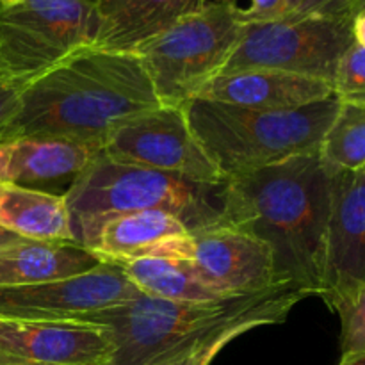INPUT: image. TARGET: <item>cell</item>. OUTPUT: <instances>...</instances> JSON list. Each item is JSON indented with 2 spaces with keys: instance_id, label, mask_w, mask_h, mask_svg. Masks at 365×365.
<instances>
[{
  "instance_id": "cell-9",
  "label": "cell",
  "mask_w": 365,
  "mask_h": 365,
  "mask_svg": "<svg viewBox=\"0 0 365 365\" xmlns=\"http://www.w3.org/2000/svg\"><path fill=\"white\" fill-rule=\"evenodd\" d=\"M143 257L185 260L196 277L223 298L285 287L277 277L271 250L259 239L221 223L191 230Z\"/></svg>"
},
{
  "instance_id": "cell-16",
  "label": "cell",
  "mask_w": 365,
  "mask_h": 365,
  "mask_svg": "<svg viewBox=\"0 0 365 365\" xmlns=\"http://www.w3.org/2000/svg\"><path fill=\"white\" fill-rule=\"evenodd\" d=\"M100 146L46 139L0 141V185H25L71 178L100 153Z\"/></svg>"
},
{
  "instance_id": "cell-7",
  "label": "cell",
  "mask_w": 365,
  "mask_h": 365,
  "mask_svg": "<svg viewBox=\"0 0 365 365\" xmlns=\"http://www.w3.org/2000/svg\"><path fill=\"white\" fill-rule=\"evenodd\" d=\"M95 4L88 0H16L0 6V77L31 82L93 46Z\"/></svg>"
},
{
  "instance_id": "cell-3",
  "label": "cell",
  "mask_w": 365,
  "mask_h": 365,
  "mask_svg": "<svg viewBox=\"0 0 365 365\" xmlns=\"http://www.w3.org/2000/svg\"><path fill=\"white\" fill-rule=\"evenodd\" d=\"M339 107L335 96L289 110L248 109L195 98L184 110L192 134L227 180L319 152Z\"/></svg>"
},
{
  "instance_id": "cell-19",
  "label": "cell",
  "mask_w": 365,
  "mask_h": 365,
  "mask_svg": "<svg viewBox=\"0 0 365 365\" xmlns=\"http://www.w3.org/2000/svg\"><path fill=\"white\" fill-rule=\"evenodd\" d=\"M180 217L166 210H143L110 220L100 230L91 252L102 262H118L143 257L164 242L189 234Z\"/></svg>"
},
{
  "instance_id": "cell-11",
  "label": "cell",
  "mask_w": 365,
  "mask_h": 365,
  "mask_svg": "<svg viewBox=\"0 0 365 365\" xmlns=\"http://www.w3.org/2000/svg\"><path fill=\"white\" fill-rule=\"evenodd\" d=\"M141 292L114 264L64 280L0 287L2 319L59 321L106 309L135 298Z\"/></svg>"
},
{
  "instance_id": "cell-14",
  "label": "cell",
  "mask_w": 365,
  "mask_h": 365,
  "mask_svg": "<svg viewBox=\"0 0 365 365\" xmlns=\"http://www.w3.org/2000/svg\"><path fill=\"white\" fill-rule=\"evenodd\" d=\"M334 96V84L323 78L278 70L221 73L198 98L260 110H289Z\"/></svg>"
},
{
  "instance_id": "cell-24",
  "label": "cell",
  "mask_w": 365,
  "mask_h": 365,
  "mask_svg": "<svg viewBox=\"0 0 365 365\" xmlns=\"http://www.w3.org/2000/svg\"><path fill=\"white\" fill-rule=\"evenodd\" d=\"M359 0H280L266 21L299 20V18H346L353 20Z\"/></svg>"
},
{
  "instance_id": "cell-21",
  "label": "cell",
  "mask_w": 365,
  "mask_h": 365,
  "mask_svg": "<svg viewBox=\"0 0 365 365\" xmlns=\"http://www.w3.org/2000/svg\"><path fill=\"white\" fill-rule=\"evenodd\" d=\"M305 298L307 296L303 292L289 287H282L269 292L259 303H255L252 309L225 321L223 324L209 331L182 365H210L232 341L245 335L246 331L284 323L289 312L296 307V303Z\"/></svg>"
},
{
  "instance_id": "cell-29",
  "label": "cell",
  "mask_w": 365,
  "mask_h": 365,
  "mask_svg": "<svg viewBox=\"0 0 365 365\" xmlns=\"http://www.w3.org/2000/svg\"><path fill=\"white\" fill-rule=\"evenodd\" d=\"M351 34H353V43H356V45L365 48V7H362L360 11H356L355 16H353Z\"/></svg>"
},
{
  "instance_id": "cell-12",
  "label": "cell",
  "mask_w": 365,
  "mask_h": 365,
  "mask_svg": "<svg viewBox=\"0 0 365 365\" xmlns=\"http://www.w3.org/2000/svg\"><path fill=\"white\" fill-rule=\"evenodd\" d=\"M365 287V170L337 171L319 298L339 312Z\"/></svg>"
},
{
  "instance_id": "cell-30",
  "label": "cell",
  "mask_w": 365,
  "mask_h": 365,
  "mask_svg": "<svg viewBox=\"0 0 365 365\" xmlns=\"http://www.w3.org/2000/svg\"><path fill=\"white\" fill-rule=\"evenodd\" d=\"M21 241H25V239L20 237L18 234H14V232L7 230V228L0 227V250L6 248V246L16 245V242H21Z\"/></svg>"
},
{
  "instance_id": "cell-8",
  "label": "cell",
  "mask_w": 365,
  "mask_h": 365,
  "mask_svg": "<svg viewBox=\"0 0 365 365\" xmlns=\"http://www.w3.org/2000/svg\"><path fill=\"white\" fill-rule=\"evenodd\" d=\"M351 45V20L346 18L250 21L223 73L278 70L334 82Z\"/></svg>"
},
{
  "instance_id": "cell-15",
  "label": "cell",
  "mask_w": 365,
  "mask_h": 365,
  "mask_svg": "<svg viewBox=\"0 0 365 365\" xmlns=\"http://www.w3.org/2000/svg\"><path fill=\"white\" fill-rule=\"evenodd\" d=\"M207 0H95L96 36L93 46L120 53H134L195 14Z\"/></svg>"
},
{
  "instance_id": "cell-25",
  "label": "cell",
  "mask_w": 365,
  "mask_h": 365,
  "mask_svg": "<svg viewBox=\"0 0 365 365\" xmlns=\"http://www.w3.org/2000/svg\"><path fill=\"white\" fill-rule=\"evenodd\" d=\"M337 314L341 317V356L365 353V287Z\"/></svg>"
},
{
  "instance_id": "cell-13",
  "label": "cell",
  "mask_w": 365,
  "mask_h": 365,
  "mask_svg": "<svg viewBox=\"0 0 365 365\" xmlns=\"http://www.w3.org/2000/svg\"><path fill=\"white\" fill-rule=\"evenodd\" d=\"M113 342L84 321L0 317V365H109Z\"/></svg>"
},
{
  "instance_id": "cell-28",
  "label": "cell",
  "mask_w": 365,
  "mask_h": 365,
  "mask_svg": "<svg viewBox=\"0 0 365 365\" xmlns=\"http://www.w3.org/2000/svg\"><path fill=\"white\" fill-rule=\"evenodd\" d=\"M250 2H252V6L245 9L246 24H250V21H266L274 13L280 0H250Z\"/></svg>"
},
{
  "instance_id": "cell-23",
  "label": "cell",
  "mask_w": 365,
  "mask_h": 365,
  "mask_svg": "<svg viewBox=\"0 0 365 365\" xmlns=\"http://www.w3.org/2000/svg\"><path fill=\"white\" fill-rule=\"evenodd\" d=\"M331 84L339 102L365 106V48L353 43L346 50Z\"/></svg>"
},
{
  "instance_id": "cell-34",
  "label": "cell",
  "mask_w": 365,
  "mask_h": 365,
  "mask_svg": "<svg viewBox=\"0 0 365 365\" xmlns=\"http://www.w3.org/2000/svg\"><path fill=\"white\" fill-rule=\"evenodd\" d=\"M88 2H91V4H95V0H88Z\"/></svg>"
},
{
  "instance_id": "cell-4",
  "label": "cell",
  "mask_w": 365,
  "mask_h": 365,
  "mask_svg": "<svg viewBox=\"0 0 365 365\" xmlns=\"http://www.w3.org/2000/svg\"><path fill=\"white\" fill-rule=\"evenodd\" d=\"M221 187L116 163L100 152L75 175L63 198L75 242L91 252L103 225L143 210L175 214L189 230L214 225L220 217Z\"/></svg>"
},
{
  "instance_id": "cell-17",
  "label": "cell",
  "mask_w": 365,
  "mask_h": 365,
  "mask_svg": "<svg viewBox=\"0 0 365 365\" xmlns=\"http://www.w3.org/2000/svg\"><path fill=\"white\" fill-rule=\"evenodd\" d=\"M102 264L98 255L77 242L25 239L0 250V287L64 280Z\"/></svg>"
},
{
  "instance_id": "cell-5",
  "label": "cell",
  "mask_w": 365,
  "mask_h": 365,
  "mask_svg": "<svg viewBox=\"0 0 365 365\" xmlns=\"http://www.w3.org/2000/svg\"><path fill=\"white\" fill-rule=\"evenodd\" d=\"M235 0H212L135 50L160 106L184 107L223 73L245 32Z\"/></svg>"
},
{
  "instance_id": "cell-22",
  "label": "cell",
  "mask_w": 365,
  "mask_h": 365,
  "mask_svg": "<svg viewBox=\"0 0 365 365\" xmlns=\"http://www.w3.org/2000/svg\"><path fill=\"white\" fill-rule=\"evenodd\" d=\"M319 157L334 173L365 170V106L341 102Z\"/></svg>"
},
{
  "instance_id": "cell-20",
  "label": "cell",
  "mask_w": 365,
  "mask_h": 365,
  "mask_svg": "<svg viewBox=\"0 0 365 365\" xmlns=\"http://www.w3.org/2000/svg\"><path fill=\"white\" fill-rule=\"evenodd\" d=\"M123 271L125 277L146 296L171 302L207 303L223 302V296L203 284L185 260L166 257H135L110 262Z\"/></svg>"
},
{
  "instance_id": "cell-33",
  "label": "cell",
  "mask_w": 365,
  "mask_h": 365,
  "mask_svg": "<svg viewBox=\"0 0 365 365\" xmlns=\"http://www.w3.org/2000/svg\"><path fill=\"white\" fill-rule=\"evenodd\" d=\"M16 2V0H0V6H7V4H13Z\"/></svg>"
},
{
  "instance_id": "cell-26",
  "label": "cell",
  "mask_w": 365,
  "mask_h": 365,
  "mask_svg": "<svg viewBox=\"0 0 365 365\" xmlns=\"http://www.w3.org/2000/svg\"><path fill=\"white\" fill-rule=\"evenodd\" d=\"M25 86L27 84H24V82L0 77V128L16 113Z\"/></svg>"
},
{
  "instance_id": "cell-10",
  "label": "cell",
  "mask_w": 365,
  "mask_h": 365,
  "mask_svg": "<svg viewBox=\"0 0 365 365\" xmlns=\"http://www.w3.org/2000/svg\"><path fill=\"white\" fill-rule=\"evenodd\" d=\"M100 152L116 163L175 175L195 184H225V177L192 134L184 107L157 106L138 114L116 128Z\"/></svg>"
},
{
  "instance_id": "cell-27",
  "label": "cell",
  "mask_w": 365,
  "mask_h": 365,
  "mask_svg": "<svg viewBox=\"0 0 365 365\" xmlns=\"http://www.w3.org/2000/svg\"><path fill=\"white\" fill-rule=\"evenodd\" d=\"M250 309H252V307H250ZM223 323H225V321H223ZM223 323H221V324H223ZM217 327H220V324H217ZM214 328H216V327H214ZM214 328H209V330L202 331V334L195 335V337H191V339H185V341H182L180 344L173 346V348H170L168 351L160 353V355H157L155 359H152L150 362H146L145 365H182V364H184V360L187 359L189 355H191L192 349H195L196 346L202 342V339L205 337L209 331H212Z\"/></svg>"
},
{
  "instance_id": "cell-2",
  "label": "cell",
  "mask_w": 365,
  "mask_h": 365,
  "mask_svg": "<svg viewBox=\"0 0 365 365\" xmlns=\"http://www.w3.org/2000/svg\"><path fill=\"white\" fill-rule=\"evenodd\" d=\"M157 106L135 53L88 46L27 82L0 141L29 138L102 148L116 128Z\"/></svg>"
},
{
  "instance_id": "cell-31",
  "label": "cell",
  "mask_w": 365,
  "mask_h": 365,
  "mask_svg": "<svg viewBox=\"0 0 365 365\" xmlns=\"http://www.w3.org/2000/svg\"><path fill=\"white\" fill-rule=\"evenodd\" d=\"M339 365H365V353H356L351 356H341Z\"/></svg>"
},
{
  "instance_id": "cell-32",
  "label": "cell",
  "mask_w": 365,
  "mask_h": 365,
  "mask_svg": "<svg viewBox=\"0 0 365 365\" xmlns=\"http://www.w3.org/2000/svg\"><path fill=\"white\" fill-rule=\"evenodd\" d=\"M362 7H365V0H359V4H356V11H360ZM355 11V13H356Z\"/></svg>"
},
{
  "instance_id": "cell-1",
  "label": "cell",
  "mask_w": 365,
  "mask_h": 365,
  "mask_svg": "<svg viewBox=\"0 0 365 365\" xmlns=\"http://www.w3.org/2000/svg\"><path fill=\"white\" fill-rule=\"evenodd\" d=\"M331 184L334 171L319 152L227 178L216 223L262 241L282 285L319 296Z\"/></svg>"
},
{
  "instance_id": "cell-6",
  "label": "cell",
  "mask_w": 365,
  "mask_h": 365,
  "mask_svg": "<svg viewBox=\"0 0 365 365\" xmlns=\"http://www.w3.org/2000/svg\"><path fill=\"white\" fill-rule=\"evenodd\" d=\"M273 291L207 303L171 302L141 292L135 298L93 310L73 321L96 324L107 331L113 342L109 365H145L185 339L246 312Z\"/></svg>"
},
{
  "instance_id": "cell-18",
  "label": "cell",
  "mask_w": 365,
  "mask_h": 365,
  "mask_svg": "<svg viewBox=\"0 0 365 365\" xmlns=\"http://www.w3.org/2000/svg\"><path fill=\"white\" fill-rule=\"evenodd\" d=\"M0 227L29 241L75 242L63 196L25 185H0Z\"/></svg>"
}]
</instances>
